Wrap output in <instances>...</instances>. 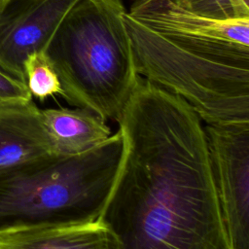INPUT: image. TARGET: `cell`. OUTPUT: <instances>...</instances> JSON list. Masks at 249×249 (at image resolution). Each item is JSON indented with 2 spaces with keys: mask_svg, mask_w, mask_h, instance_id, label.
I'll return each instance as SVG.
<instances>
[{
  "mask_svg": "<svg viewBox=\"0 0 249 249\" xmlns=\"http://www.w3.org/2000/svg\"><path fill=\"white\" fill-rule=\"evenodd\" d=\"M135 68L204 124L249 123V18L215 19L173 0H135L122 15Z\"/></svg>",
  "mask_w": 249,
  "mask_h": 249,
  "instance_id": "7a4b0ae2",
  "label": "cell"
},
{
  "mask_svg": "<svg viewBox=\"0 0 249 249\" xmlns=\"http://www.w3.org/2000/svg\"><path fill=\"white\" fill-rule=\"evenodd\" d=\"M122 154L123 137L118 129L85 153L49 155L0 170V233L95 221L113 186Z\"/></svg>",
  "mask_w": 249,
  "mask_h": 249,
  "instance_id": "3957f363",
  "label": "cell"
},
{
  "mask_svg": "<svg viewBox=\"0 0 249 249\" xmlns=\"http://www.w3.org/2000/svg\"><path fill=\"white\" fill-rule=\"evenodd\" d=\"M117 122L122 159L97 218L113 249H230L194 109L139 77Z\"/></svg>",
  "mask_w": 249,
  "mask_h": 249,
  "instance_id": "6da1fadb",
  "label": "cell"
},
{
  "mask_svg": "<svg viewBox=\"0 0 249 249\" xmlns=\"http://www.w3.org/2000/svg\"><path fill=\"white\" fill-rule=\"evenodd\" d=\"M179 6L206 18L239 19L249 18V0H173Z\"/></svg>",
  "mask_w": 249,
  "mask_h": 249,
  "instance_id": "8fae6325",
  "label": "cell"
},
{
  "mask_svg": "<svg viewBox=\"0 0 249 249\" xmlns=\"http://www.w3.org/2000/svg\"><path fill=\"white\" fill-rule=\"evenodd\" d=\"M2 1H3V0H0V3H1V2H2Z\"/></svg>",
  "mask_w": 249,
  "mask_h": 249,
  "instance_id": "4fadbf2b",
  "label": "cell"
},
{
  "mask_svg": "<svg viewBox=\"0 0 249 249\" xmlns=\"http://www.w3.org/2000/svg\"><path fill=\"white\" fill-rule=\"evenodd\" d=\"M230 249H249V123L203 124Z\"/></svg>",
  "mask_w": 249,
  "mask_h": 249,
  "instance_id": "5b68a950",
  "label": "cell"
},
{
  "mask_svg": "<svg viewBox=\"0 0 249 249\" xmlns=\"http://www.w3.org/2000/svg\"><path fill=\"white\" fill-rule=\"evenodd\" d=\"M0 249H113L98 220L76 225L41 226L0 233Z\"/></svg>",
  "mask_w": 249,
  "mask_h": 249,
  "instance_id": "9c48e42d",
  "label": "cell"
},
{
  "mask_svg": "<svg viewBox=\"0 0 249 249\" xmlns=\"http://www.w3.org/2000/svg\"><path fill=\"white\" fill-rule=\"evenodd\" d=\"M79 0H3L0 3V68L25 83L23 62L44 52Z\"/></svg>",
  "mask_w": 249,
  "mask_h": 249,
  "instance_id": "8992f818",
  "label": "cell"
},
{
  "mask_svg": "<svg viewBox=\"0 0 249 249\" xmlns=\"http://www.w3.org/2000/svg\"><path fill=\"white\" fill-rule=\"evenodd\" d=\"M43 124L55 155L74 156L107 140L111 128L97 113L81 107L41 110Z\"/></svg>",
  "mask_w": 249,
  "mask_h": 249,
  "instance_id": "ba28073f",
  "label": "cell"
},
{
  "mask_svg": "<svg viewBox=\"0 0 249 249\" xmlns=\"http://www.w3.org/2000/svg\"><path fill=\"white\" fill-rule=\"evenodd\" d=\"M32 100L27 86L0 68V106Z\"/></svg>",
  "mask_w": 249,
  "mask_h": 249,
  "instance_id": "7c38bea8",
  "label": "cell"
},
{
  "mask_svg": "<svg viewBox=\"0 0 249 249\" xmlns=\"http://www.w3.org/2000/svg\"><path fill=\"white\" fill-rule=\"evenodd\" d=\"M53 154L41 109L32 100L0 106V170Z\"/></svg>",
  "mask_w": 249,
  "mask_h": 249,
  "instance_id": "52a82bcc",
  "label": "cell"
},
{
  "mask_svg": "<svg viewBox=\"0 0 249 249\" xmlns=\"http://www.w3.org/2000/svg\"><path fill=\"white\" fill-rule=\"evenodd\" d=\"M23 72L32 97L44 101L54 94L63 95L58 76L44 52L30 53L23 62Z\"/></svg>",
  "mask_w": 249,
  "mask_h": 249,
  "instance_id": "30bf717a",
  "label": "cell"
},
{
  "mask_svg": "<svg viewBox=\"0 0 249 249\" xmlns=\"http://www.w3.org/2000/svg\"><path fill=\"white\" fill-rule=\"evenodd\" d=\"M124 12L122 0H79L44 51L62 97L106 121L119 120L140 77L122 22Z\"/></svg>",
  "mask_w": 249,
  "mask_h": 249,
  "instance_id": "277c9868",
  "label": "cell"
}]
</instances>
